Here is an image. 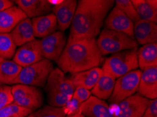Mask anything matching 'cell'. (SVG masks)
<instances>
[{"mask_svg":"<svg viewBox=\"0 0 157 117\" xmlns=\"http://www.w3.org/2000/svg\"><path fill=\"white\" fill-rule=\"evenodd\" d=\"M113 0H80L71 23L68 42L95 38L100 33L104 20L112 8Z\"/></svg>","mask_w":157,"mask_h":117,"instance_id":"6da1fadb","label":"cell"},{"mask_svg":"<svg viewBox=\"0 0 157 117\" xmlns=\"http://www.w3.org/2000/svg\"><path fill=\"white\" fill-rule=\"evenodd\" d=\"M103 62L95 38H85L67 42L56 61L60 70L73 74L98 68Z\"/></svg>","mask_w":157,"mask_h":117,"instance_id":"7a4b0ae2","label":"cell"},{"mask_svg":"<svg viewBox=\"0 0 157 117\" xmlns=\"http://www.w3.org/2000/svg\"><path fill=\"white\" fill-rule=\"evenodd\" d=\"M46 90L50 106L63 107L73 97L75 87L70 78L56 68L52 70L47 79Z\"/></svg>","mask_w":157,"mask_h":117,"instance_id":"3957f363","label":"cell"},{"mask_svg":"<svg viewBox=\"0 0 157 117\" xmlns=\"http://www.w3.org/2000/svg\"><path fill=\"white\" fill-rule=\"evenodd\" d=\"M138 68L137 50L133 49L113 53L106 60L101 70L116 79Z\"/></svg>","mask_w":157,"mask_h":117,"instance_id":"277c9868","label":"cell"},{"mask_svg":"<svg viewBox=\"0 0 157 117\" xmlns=\"http://www.w3.org/2000/svg\"><path fill=\"white\" fill-rule=\"evenodd\" d=\"M97 44L102 56L137 49L138 46L136 40L128 35L107 29H104L100 33Z\"/></svg>","mask_w":157,"mask_h":117,"instance_id":"5b68a950","label":"cell"},{"mask_svg":"<svg viewBox=\"0 0 157 117\" xmlns=\"http://www.w3.org/2000/svg\"><path fill=\"white\" fill-rule=\"evenodd\" d=\"M53 70L54 67L52 62L44 58L31 65L23 68L13 83L43 87Z\"/></svg>","mask_w":157,"mask_h":117,"instance_id":"8992f818","label":"cell"},{"mask_svg":"<svg viewBox=\"0 0 157 117\" xmlns=\"http://www.w3.org/2000/svg\"><path fill=\"white\" fill-rule=\"evenodd\" d=\"M149 100L136 93L116 104H111L109 111L114 117H142Z\"/></svg>","mask_w":157,"mask_h":117,"instance_id":"52a82bcc","label":"cell"},{"mask_svg":"<svg viewBox=\"0 0 157 117\" xmlns=\"http://www.w3.org/2000/svg\"><path fill=\"white\" fill-rule=\"evenodd\" d=\"M141 75V70H135L118 78L116 80L112 94L109 97V102L111 104L118 103L135 94L138 89Z\"/></svg>","mask_w":157,"mask_h":117,"instance_id":"ba28073f","label":"cell"},{"mask_svg":"<svg viewBox=\"0 0 157 117\" xmlns=\"http://www.w3.org/2000/svg\"><path fill=\"white\" fill-rule=\"evenodd\" d=\"M13 103L34 112L43 103V95L41 90L35 86L16 84L11 87Z\"/></svg>","mask_w":157,"mask_h":117,"instance_id":"9c48e42d","label":"cell"},{"mask_svg":"<svg viewBox=\"0 0 157 117\" xmlns=\"http://www.w3.org/2000/svg\"><path fill=\"white\" fill-rule=\"evenodd\" d=\"M44 59L42 56L40 40L34 39L23 46L16 51L13 60L22 68H25Z\"/></svg>","mask_w":157,"mask_h":117,"instance_id":"30bf717a","label":"cell"},{"mask_svg":"<svg viewBox=\"0 0 157 117\" xmlns=\"http://www.w3.org/2000/svg\"><path fill=\"white\" fill-rule=\"evenodd\" d=\"M40 45L44 58L57 61L66 45L65 35L61 31L55 32L40 40Z\"/></svg>","mask_w":157,"mask_h":117,"instance_id":"8fae6325","label":"cell"},{"mask_svg":"<svg viewBox=\"0 0 157 117\" xmlns=\"http://www.w3.org/2000/svg\"><path fill=\"white\" fill-rule=\"evenodd\" d=\"M105 27L107 30L124 33L135 39L134 23L116 6L112 9L106 18Z\"/></svg>","mask_w":157,"mask_h":117,"instance_id":"7c38bea8","label":"cell"},{"mask_svg":"<svg viewBox=\"0 0 157 117\" xmlns=\"http://www.w3.org/2000/svg\"><path fill=\"white\" fill-rule=\"evenodd\" d=\"M75 0H63L58 5L52 7V11L57 20V28L63 32L71 25L77 7Z\"/></svg>","mask_w":157,"mask_h":117,"instance_id":"4fadbf2b","label":"cell"},{"mask_svg":"<svg viewBox=\"0 0 157 117\" xmlns=\"http://www.w3.org/2000/svg\"><path fill=\"white\" fill-rule=\"evenodd\" d=\"M138 93L147 99L157 97V67L145 68L140 76Z\"/></svg>","mask_w":157,"mask_h":117,"instance_id":"5bb4252c","label":"cell"},{"mask_svg":"<svg viewBox=\"0 0 157 117\" xmlns=\"http://www.w3.org/2000/svg\"><path fill=\"white\" fill-rule=\"evenodd\" d=\"M134 37L140 44L156 43L157 25L151 21L140 19L134 23Z\"/></svg>","mask_w":157,"mask_h":117,"instance_id":"9a60e30c","label":"cell"},{"mask_svg":"<svg viewBox=\"0 0 157 117\" xmlns=\"http://www.w3.org/2000/svg\"><path fill=\"white\" fill-rule=\"evenodd\" d=\"M80 112L85 117H114L106 102L94 96H90L81 104Z\"/></svg>","mask_w":157,"mask_h":117,"instance_id":"2e32d148","label":"cell"},{"mask_svg":"<svg viewBox=\"0 0 157 117\" xmlns=\"http://www.w3.org/2000/svg\"><path fill=\"white\" fill-rule=\"evenodd\" d=\"M15 2L29 18L47 15L52 11V6L46 0H16Z\"/></svg>","mask_w":157,"mask_h":117,"instance_id":"e0dca14e","label":"cell"},{"mask_svg":"<svg viewBox=\"0 0 157 117\" xmlns=\"http://www.w3.org/2000/svg\"><path fill=\"white\" fill-rule=\"evenodd\" d=\"M27 18L18 6H13L0 12V34L10 33L17 24Z\"/></svg>","mask_w":157,"mask_h":117,"instance_id":"ac0fdd59","label":"cell"},{"mask_svg":"<svg viewBox=\"0 0 157 117\" xmlns=\"http://www.w3.org/2000/svg\"><path fill=\"white\" fill-rule=\"evenodd\" d=\"M32 24L35 37L42 39L55 32L57 28V20L54 13L33 18Z\"/></svg>","mask_w":157,"mask_h":117,"instance_id":"d6986e66","label":"cell"},{"mask_svg":"<svg viewBox=\"0 0 157 117\" xmlns=\"http://www.w3.org/2000/svg\"><path fill=\"white\" fill-rule=\"evenodd\" d=\"M103 71L99 68H94L86 71L73 74L70 77L75 88L77 87L84 88L91 90L94 87Z\"/></svg>","mask_w":157,"mask_h":117,"instance_id":"ffe728a7","label":"cell"},{"mask_svg":"<svg viewBox=\"0 0 157 117\" xmlns=\"http://www.w3.org/2000/svg\"><path fill=\"white\" fill-rule=\"evenodd\" d=\"M16 46H21L35 39L32 20L29 18L19 22L9 33Z\"/></svg>","mask_w":157,"mask_h":117,"instance_id":"44dd1931","label":"cell"},{"mask_svg":"<svg viewBox=\"0 0 157 117\" xmlns=\"http://www.w3.org/2000/svg\"><path fill=\"white\" fill-rule=\"evenodd\" d=\"M116 80L112 76L103 71L98 82L92 89L91 93L100 100L109 99L113 93Z\"/></svg>","mask_w":157,"mask_h":117,"instance_id":"7402d4cb","label":"cell"},{"mask_svg":"<svg viewBox=\"0 0 157 117\" xmlns=\"http://www.w3.org/2000/svg\"><path fill=\"white\" fill-rule=\"evenodd\" d=\"M132 3L140 19L156 23V0H132Z\"/></svg>","mask_w":157,"mask_h":117,"instance_id":"603a6c76","label":"cell"},{"mask_svg":"<svg viewBox=\"0 0 157 117\" xmlns=\"http://www.w3.org/2000/svg\"><path fill=\"white\" fill-rule=\"evenodd\" d=\"M138 66L141 70L157 67V44H145L137 51Z\"/></svg>","mask_w":157,"mask_h":117,"instance_id":"cb8c5ba5","label":"cell"},{"mask_svg":"<svg viewBox=\"0 0 157 117\" xmlns=\"http://www.w3.org/2000/svg\"><path fill=\"white\" fill-rule=\"evenodd\" d=\"M22 69V67L14 61L4 60L0 63V83L3 84H13Z\"/></svg>","mask_w":157,"mask_h":117,"instance_id":"d4e9b609","label":"cell"},{"mask_svg":"<svg viewBox=\"0 0 157 117\" xmlns=\"http://www.w3.org/2000/svg\"><path fill=\"white\" fill-rule=\"evenodd\" d=\"M16 46L9 33L0 34V58H12L16 53Z\"/></svg>","mask_w":157,"mask_h":117,"instance_id":"484cf974","label":"cell"},{"mask_svg":"<svg viewBox=\"0 0 157 117\" xmlns=\"http://www.w3.org/2000/svg\"><path fill=\"white\" fill-rule=\"evenodd\" d=\"M32 113L33 111L29 109L11 103L0 109V117H25Z\"/></svg>","mask_w":157,"mask_h":117,"instance_id":"4316f807","label":"cell"},{"mask_svg":"<svg viewBox=\"0 0 157 117\" xmlns=\"http://www.w3.org/2000/svg\"><path fill=\"white\" fill-rule=\"evenodd\" d=\"M115 4L116 7L119 9L134 23L140 20V16L135 10L132 1L130 0H116L115 1Z\"/></svg>","mask_w":157,"mask_h":117,"instance_id":"83f0119b","label":"cell"},{"mask_svg":"<svg viewBox=\"0 0 157 117\" xmlns=\"http://www.w3.org/2000/svg\"><path fill=\"white\" fill-rule=\"evenodd\" d=\"M34 117H66V114L63 107L45 106L39 110L33 112Z\"/></svg>","mask_w":157,"mask_h":117,"instance_id":"f1b7e54d","label":"cell"},{"mask_svg":"<svg viewBox=\"0 0 157 117\" xmlns=\"http://www.w3.org/2000/svg\"><path fill=\"white\" fill-rule=\"evenodd\" d=\"M11 87L9 86H0V109L13 103Z\"/></svg>","mask_w":157,"mask_h":117,"instance_id":"f546056e","label":"cell"},{"mask_svg":"<svg viewBox=\"0 0 157 117\" xmlns=\"http://www.w3.org/2000/svg\"><path fill=\"white\" fill-rule=\"evenodd\" d=\"M81 104L82 103H80L73 95V97H71L69 101L63 107L66 116L74 115V114L78 113L80 112V106H81Z\"/></svg>","mask_w":157,"mask_h":117,"instance_id":"4dcf8cb0","label":"cell"},{"mask_svg":"<svg viewBox=\"0 0 157 117\" xmlns=\"http://www.w3.org/2000/svg\"><path fill=\"white\" fill-rule=\"evenodd\" d=\"M73 96H74L80 103L86 101L91 96V92L89 90L85 89L84 88L77 87L75 88L74 93H73Z\"/></svg>","mask_w":157,"mask_h":117,"instance_id":"1f68e13d","label":"cell"},{"mask_svg":"<svg viewBox=\"0 0 157 117\" xmlns=\"http://www.w3.org/2000/svg\"><path fill=\"white\" fill-rule=\"evenodd\" d=\"M142 117H157V100H151L149 101L148 106Z\"/></svg>","mask_w":157,"mask_h":117,"instance_id":"d6a6232c","label":"cell"},{"mask_svg":"<svg viewBox=\"0 0 157 117\" xmlns=\"http://www.w3.org/2000/svg\"><path fill=\"white\" fill-rule=\"evenodd\" d=\"M13 4L14 2L10 0H0V12L14 6Z\"/></svg>","mask_w":157,"mask_h":117,"instance_id":"836d02e7","label":"cell"},{"mask_svg":"<svg viewBox=\"0 0 157 117\" xmlns=\"http://www.w3.org/2000/svg\"><path fill=\"white\" fill-rule=\"evenodd\" d=\"M62 1L63 0H49V1H48V2H49V3L52 6V7H53V6H55L56 5H58V4H59L60 3H61Z\"/></svg>","mask_w":157,"mask_h":117,"instance_id":"e575fe53","label":"cell"},{"mask_svg":"<svg viewBox=\"0 0 157 117\" xmlns=\"http://www.w3.org/2000/svg\"><path fill=\"white\" fill-rule=\"evenodd\" d=\"M66 117H85L84 115H83L82 114L80 113L79 112L78 113L74 114V115H71V116H66Z\"/></svg>","mask_w":157,"mask_h":117,"instance_id":"d590c367","label":"cell"},{"mask_svg":"<svg viewBox=\"0 0 157 117\" xmlns=\"http://www.w3.org/2000/svg\"><path fill=\"white\" fill-rule=\"evenodd\" d=\"M4 60H5L3 59V58H0V63H2V62H3Z\"/></svg>","mask_w":157,"mask_h":117,"instance_id":"8d00e7d4","label":"cell"},{"mask_svg":"<svg viewBox=\"0 0 157 117\" xmlns=\"http://www.w3.org/2000/svg\"><path fill=\"white\" fill-rule=\"evenodd\" d=\"M0 86H2V83H0Z\"/></svg>","mask_w":157,"mask_h":117,"instance_id":"74e56055","label":"cell"}]
</instances>
